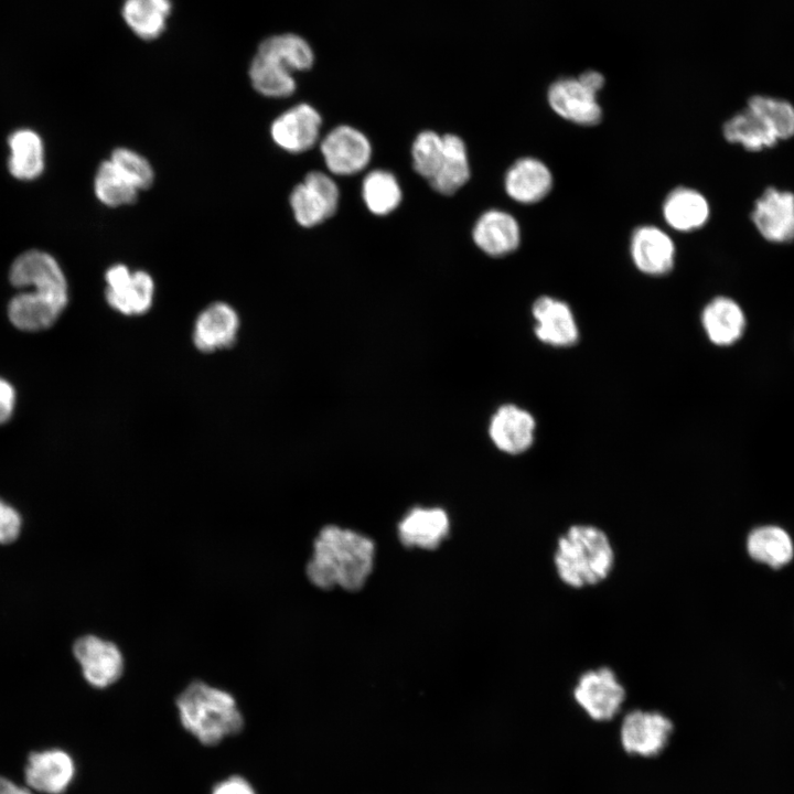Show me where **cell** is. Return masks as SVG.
Instances as JSON below:
<instances>
[{"label":"cell","mask_w":794,"mask_h":794,"mask_svg":"<svg viewBox=\"0 0 794 794\" xmlns=\"http://www.w3.org/2000/svg\"><path fill=\"white\" fill-rule=\"evenodd\" d=\"M83 676L92 686L106 688L115 684L124 673V657L112 642L95 635L79 637L73 646Z\"/></svg>","instance_id":"obj_13"},{"label":"cell","mask_w":794,"mask_h":794,"mask_svg":"<svg viewBox=\"0 0 794 794\" xmlns=\"http://www.w3.org/2000/svg\"><path fill=\"white\" fill-rule=\"evenodd\" d=\"M121 17L140 40L153 41L163 34L172 11L171 0H124Z\"/></svg>","instance_id":"obj_26"},{"label":"cell","mask_w":794,"mask_h":794,"mask_svg":"<svg viewBox=\"0 0 794 794\" xmlns=\"http://www.w3.org/2000/svg\"><path fill=\"white\" fill-rule=\"evenodd\" d=\"M536 420L526 409L505 404L492 415L489 436L502 452L517 455L527 451L535 440Z\"/></svg>","instance_id":"obj_17"},{"label":"cell","mask_w":794,"mask_h":794,"mask_svg":"<svg viewBox=\"0 0 794 794\" xmlns=\"http://www.w3.org/2000/svg\"><path fill=\"white\" fill-rule=\"evenodd\" d=\"M552 566L559 581L573 590L596 587L612 573L616 552L609 534L594 524L569 525L556 539Z\"/></svg>","instance_id":"obj_2"},{"label":"cell","mask_w":794,"mask_h":794,"mask_svg":"<svg viewBox=\"0 0 794 794\" xmlns=\"http://www.w3.org/2000/svg\"><path fill=\"white\" fill-rule=\"evenodd\" d=\"M9 279L18 289L26 288L67 305L65 273L55 257L44 250L29 249L20 254L10 266Z\"/></svg>","instance_id":"obj_6"},{"label":"cell","mask_w":794,"mask_h":794,"mask_svg":"<svg viewBox=\"0 0 794 794\" xmlns=\"http://www.w3.org/2000/svg\"><path fill=\"white\" fill-rule=\"evenodd\" d=\"M339 197V187L331 176L311 171L292 189L290 206L299 225L313 227L336 212Z\"/></svg>","instance_id":"obj_8"},{"label":"cell","mask_w":794,"mask_h":794,"mask_svg":"<svg viewBox=\"0 0 794 794\" xmlns=\"http://www.w3.org/2000/svg\"><path fill=\"white\" fill-rule=\"evenodd\" d=\"M15 405V391L12 385L0 378V425L11 417Z\"/></svg>","instance_id":"obj_39"},{"label":"cell","mask_w":794,"mask_h":794,"mask_svg":"<svg viewBox=\"0 0 794 794\" xmlns=\"http://www.w3.org/2000/svg\"><path fill=\"white\" fill-rule=\"evenodd\" d=\"M700 320L708 340L719 346L732 345L745 329L743 310L725 296L711 299L702 309Z\"/></svg>","instance_id":"obj_23"},{"label":"cell","mask_w":794,"mask_h":794,"mask_svg":"<svg viewBox=\"0 0 794 794\" xmlns=\"http://www.w3.org/2000/svg\"><path fill=\"white\" fill-rule=\"evenodd\" d=\"M630 256L642 273L664 276L675 266L676 247L672 237L662 228L641 225L631 235Z\"/></svg>","instance_id":"obj_16"},{"label":"cell","mask_w":794,"mask_h":794,"mask_svg":"<svg viewBox=\"0 0 794 794\" xmlns=\"http://www.w3.org/2000/svg\"><path fill=\"white\" fill-rule=\"evenodd\" d=\"M375 546L366 536L335 525L323 527L307 566L309 580L321 589L360 590L373 568Z\"/></svg>","instance_id":"obj_1"},{"label":"cell","mask_w":794,"mask_h":794,"mask_svg":"<svg viewBox=\"0 0 794 794\" xmlns=\"http://www.w3.org/2000/svg\"><path fill=\"white\" fill-rule=\"evenodd\" d=\"M109 160L139 191L149 189L154 181V170L149 160L136 150L119 147L111 151Z\"/></svg>","instance_id":"obj_36"},{"label":"cell","mask_w":794,"mask_h":794,"mask_svg":"<svg viewBox=\"0 0 794 794\" xmlns=\"http://www.w3.org/2000/svg\"><path fill=\"white\" fill-rule=\"evenodd\" d=\"M747 549L751 558L774 569L788 564L794 554L791 537L777 526L753 529L748 536Z\"/></svg>","instance_id":"obj_30"},{"label":"cell","mask_w":794,"mask_h":794,"mask_svg":"<svg viewBox=\"0 0 794 794\" xmlns=\"http://www.w3.org/2000/svg\"><path fill=\"white\" fill-rule=\"evenodd\" d=\"M443 154V137L432 130L421 131L411 147L415 171L427 179L436 174Z\"/></svg>","instance_id":"obj_35"},{"label":"cell","mask_w":794,"mask_h":794,"mask_svg":"<svg viewBox=\"0 0 794 794\" xmlns=\"http://www.w3.org/2000/svg\"><path fill=\"white\" fill-rule=\"evenodd\" d=\"M105 282L106 301L120 314L138 316L151 309L154 281L149 272L130 270L125 264H114L105 272Z\"/></svg>","instance_id":"obj_7"},{"label":"cell","mask_w":794,"mask_h":794,"mask_svg":"<svg viewBox=\"0 0 794 794\" xmlns=\"http://www.w3.org/2000/svg\"><path fill=\"white\" fill-rule=\"evenodd\" d=\"M722 131L727 141L749 151L772 148L779 141L770 126L749 107L728 119Z\"/></svg>","instance_id":"obj_29"},{"label":"cell","mask_w":794,"mask_h":794,"mask_svg":"<svg viewBox=\"0 0 794 794\" xmlns=\"http://www.w3.org/2000/svg\"><path fill=\"white\" fill-rule=\"evenodd\" d=\"M579 78L597 94L603 88L605 78L604 76L594 69H588L579 75Z\"/></svg>","instance_id":"obj_40"},{"label":"cell","mask_w":794,"mask_h":794,"mask_svg":"<svg viewBox=\"0 0 794 794\" xmlns=\"http://www.w3.org/2000/svg\"><path fill=\"white\" fill-rule=\"evenodd\" d=\"M534 334L548 346L567 348L577 344L580 333L570 305L556 297L540 296L532 305Z\"/></svg>","instance_id":"obj_12"},{"label":"cell","mask_w":794,"mask_h":794,"mask_svg":"<svg viewBox=\"0 0 794 794\" xmlns=\"http://www.w3.org/2000/svg\"><path fill=\"white\" fill-rule=\"evenodd\" d=\"M75 775L74 758L61 748L32 751L23 766L25 786L40 794H64Z\"/></svg>","instance_id":"obj_9"},{"label":"cell","mask_w":794,"mask_h":794,"mask_svg":"<svg viewBox=\"0 0 794 794\" xmlns=\"http://www.w3.org/2000/svg\"><path fill=\"white\" fill-rule=\"evenodd\" d=\"M547 101L556 115L570 122L593 126L601 121L602 108L598 94L579 76H565L554 81L547 90Z\"/></svg>","instance_id":"obj_10"},{"label":"cell","mask_w":794,"mask_h":794,"mask_svg":"<svg viewBox=\"0 0 794 794\" xmlns=\"http://www.w3.org/2000/svg\"><path fill=\"white\" fill-rule=\"evenodd\" d=\"M20 528L19 513L0 500V544L13 541L19 536Z\"/></svg>","instance_id":"obj_37"},{"label":"cell","mask_w":794,"mask_h":794,"mask_svg":"<svg viewBox=\"0 0 794 794\" xmlns=\"http://www.w3.org/2000/svg\"><path fill=\"white\" fill-rule=\"evenodd\" d=\"M256 51L278 60L292 73L308 71L314 63V52L309 42L293 33L267 36Z\"/></svg>","instance_id":"obj_31"},{"label":"cell","mask_w":794,"mask_h":794,"mask_svg":"<svg viewBox=\"0 0 794 794\" xmlns=\"http://www.w3.org/2000/svg\"><path fill=\"white\" fill-rule=\"evenodd\" d=\"M0 794H34V792L25 785H20L13 780L0 775Z\"/></svg>","instance_id":"obj_41"},{"label":"cell","mask_w":794,"mask_h":794,"mask_svg":"<svg viewBox=\"0 0 794 794\" xmlns=\"http://www.w3.org/2000/svg\"><path fill=\"white\" fill-rule=\"evenodd\" d=\"M662 213L669 227L678 232H691L701 228L710 215V206L699 191L677 186L665 197Z\"/></svg>","instance_id":"obj_24"},{"label":"cell","mask_w":794,"mask_h":794,"mask_svg":"<svg viewBox=\"0 0 794 794\" xmlns=\"http://www.w3.org/2000/svg\"><path fill=\"white\" fill-rule=\"evenodd\" d=\"M65 308L49 296L26 290L10 300L8 315L15 328L34 332L51 326Z\"/></svg>","instance_id":"obj_25"},{"label":"cell","mask_w":794,"mask_h":794,"mask_svg":"<svg viewBox=\"0 0 794 794\" xmlns=\"http://www.w3.org/2000/svg\"><path fill=\"white\" fill-rule=\"evenodd\" d=\"M211 794H257V792L244 776L230 775L215 783Z\"/></svg>","instance_id":"obj_38"},{"label":"cell","mask_w":794,"mask_h":794,"mask_svg":"<svg viewBox=\"0 0 794 794\" xmlns=\"http://www.w3.org/2000/svg\"><path fill=\"white\" fill-rule=\"evenodd\" d=\"M320 150L326 168L335 175H352L362 171L372 157L367 137L348 125L332 129L321 141Z\"/></svg>","instance_id":"obj_11"},{"label":"cell","mask_w":794,"mask_h":794,"mask_svg":"<svg viewBox=\"0 0 794 794\" xmlns=\"http://www.w3.org/2000/svg\"><path fill=\"white\" fill-rule=\"evenodd\" d=\"M674 729L672 719L662 711L634 708L621 719L620 743L631 755L654 758L668 745Z\"/></svg>","instance_id":"obj_5"},{"label":"cell","mask_w":794,"mask_h":794,"mask_svg":"<svg viewBox=\"0 0 794 794\" xmlns=\"http://www.w3.org/2000/svg\"><path fill=\"white\" fill-rule=\"evenodd\" d=\"M472 238L486 255L503 257L516 250L521 244V227L517 219L502 210H489L476 221Z\"/></svg>","instance_id":"obj_20"},{"label":"cell","mask_w":794,"mask_h":794,"mask_svg":"<svg viewBox=\"0 0 794 794\" xmlns=\"http://www.w3.org/2000/svg\"><path fill=\"white\" fill-rule=\"evenodd\" d=\"M751 219L761 236L776 244L794 239V193L768 187L755 201Z\"/></svg>","instance_id":"obj_14"},{"label":"cell","mask_w":794,"mask_h":794,"mask_svg":"<svg viewBox=\"0 0 794 794\" xmlns=\"http://www.w3.org/2000/svg\"><path fill=\"white\" fill-rule=\"evenodd\" d=\"M176 708L183 728L204 745L218 744L244 727L235 698L200 680L178 696Z\"/></svg>","instance_id":"obj_3"},{"label":"cell","mask_w":794,"mask_h":794,"mask_svg":"<svg viewBox=\"0 0 794 794\" xmlns=\"http://www.w3.org/2000/svg\"><path fill=\"white\" fill-rule=\"evenodd\" d=\"M248 77L253 88L269 98L288 97L297 88L293 73L286 65L257 51L249 63Z\"/></svg>","instance_id":"obj_28"},{"label":"cell","mask_w":794,"mask_h":794,"mask_svg":"<svg viewBox=\"0 0 794 794\" xmlns=\"http://www.w3.org/2000/svg\"><path fill=\"white\" fill-rule=\"evenodd\" d=\"M443 154L440 165L429 180L434 191L443 195H452L461 189L470 178V165L464 141L457 135H443Z\"/></svg>","instance_id":"obj_27"},{"label":"cell","mask_w":794,"mask_h":794,"mask_svg":"<svg viewBox=\"0 0 794 794\" xmlns=\"http://www.w3.org/2000/svg\"><path fill=\"white\" fill-rule=\"evenodd\" d=\"M239 316L226 302L216 301L197 315L193 329V343L203 353L228 348L237 339Z\"/></svg>","instance_id":"obj_18"},{"label":"cell","mask_w":794,"mask_h":794,"mask_svg":"<svg viewBox=\"0 0 794 794\" xmlns=\"http://www.w3.org/2000/svg\"><path fill=\"white\" fill-rule=\"evenodd\" d=\"M401 190L395 175L385 170H374L363 180L362 196L367 208L375 215H387L401 201Z\"/></svg>","instance_id":"obj_33"},{"label":"cell","mask_w":794,"mask_h":794,"mask_svg":"<svg viewBox=\"0 0 794 794\" xmlns=\"http://www.w3.org/2000/svg\"><path fill=\"white\" fill-rule=\"evenodd\" d=\"M447 513L439 507H415L398 524V536L406 547L434 549L449 534Z\"/></svg>","instance_id":"obj_21"},{"label":"cell","mask_w":794,"mask_h":794,"mask_svg":"<svg viewBox=\"0 0 794 794\" xmlns=\"http://www.w3.org/2000/svg\"><path fill=\"white\" fill-rule=\"evenodd\" d=\"M554 176L548 165L533 157L516 160L507 170L504 187L507 195L522 204H534L551 191Z\"/></svg>","instance_id":"obj_19"},{"label":"cell","mask_w":794,"mask_h":794,"mask_svg":"<svg viewBox=\"0 0 794 794\" xmlns=\"http://www.w3.org/2000/svg\"><path fill=\"white\" fill-rule=\"evenodd\" d=\"M322 118L309 104H298L280 114L270 125L276 146L290 153H301L318 141Z\"/></svg>","instance_id":"obj_15"},{"label":"cell","mask_w":794,"mask_h":794,"mask_svg":"<svg viewBox=\"0 0 794 794\" xmlns=\"http://www.w3.org/2000/svg\"><path fill=\"white\" fill-rule=\"evenodd\" d=\"M626 696V687L608 665L581 672L572 686L575 702L596 722H608L619 716Z\"/></svg>","instance_id":"obj_4"},{"label":"cell","mask_w":794,"mask_h":794,"mask_svg":"<svg viewBox=\"0 0 794 794\" xmlns=\"http://www.w3.org/2000/svg\"><path fill=\"white\" fill-rule=\"evenodd\" d=\"M747 107L757 112L770 126L779 140L794 136V106L788 101L757 95L748 100Z\"/></svg>","instance_id":"obj_34"},{"label":"cell","mask_w":794,"mask_h":794,"mask_svg":"<svg viewBox=\"0 0 794 794\" xmlns=\"http://www.w3.org/2000/svg\"><path fill=\"white\" fill-rule=\"evenodd\" d=\"M93 187L96 198L112 208L133 204L140 192L109 159L98 165Z\"/></svg>","instance_id":"obj_32"},{"label":"cell","mask_w":794,"mask_h":794,"mask_svg":"<svg viewBox=\"0 0 794 794\" xmlns=\"http://www.w3.org/2000/svg\"><path fill=\"white\" fill-rule=\"evenodd\" d=\"M8 170L19 181H34L45 169V147L39 132L30 128L12 131L7 140Z\"/></svg>","instance_id":"obj_22"}]
</instances>
